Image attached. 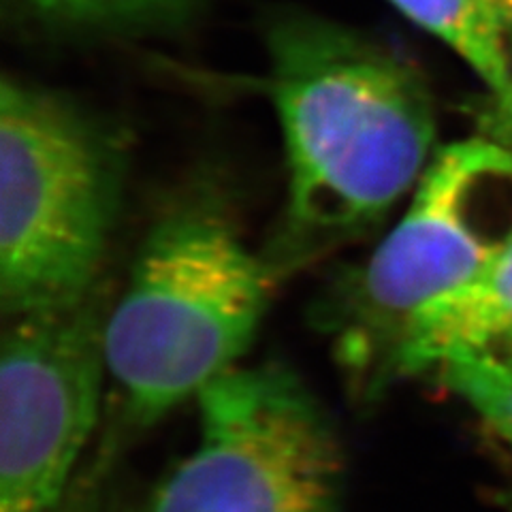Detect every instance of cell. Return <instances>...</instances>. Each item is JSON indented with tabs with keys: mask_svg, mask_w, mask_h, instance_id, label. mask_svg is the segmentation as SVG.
I'll list each match as a JSON object with an SVG mask.
<instances>
[{
	"mask_svg": "<svg viewBox=\"0 0 512 512\" xmlns=\"http://www.w3.org/2000/svg\"><path fill=\"white\" fill-rule=\"evenodd\" d=\"M483 352H491V355H495L498 359L506 361L508 365H512V331H508L498 344L491 346L489 350H483Z\"/></svg>",
	"mask_w": 512,
	"mask_h": 512,
	"instance_id": "13",
	"label": "cell"
},
{
	"mask_svg": "<svg viewBox=\"0 0 512 512\" xmlns=\"http://www.w3.org/2000/svg\"><path fill=\"white\" fill-rule=\"evenodd\" d=\"M276 276L210 188L190 190L143 237L105 318V367L128 419L150 425L237 367Z\"/></svg>",
	"mask_w": 512,
	"mask_h": 512,
	"instance_id": "2",
	"label": "cell"
},
{
	"mask_svg": "<svg viewBox=\"0 0 512 512\" xmlns=\"http://www.w3.org/2000/svg\"><path fill=\"white\" fill-rule=\"evenodd\" d=\"M120 190V146L99 120L67 96L3 79V320L67 308L99 291Z\"/></svg>",
	"mask_w": 512,
	"mask_h": 512,
	"instance_id": "4",
	"label": "cell"
},
{
	"mask_svg": "<svg viewBox=\"0 0 512 512\" xmlns=\"http://www.w3.org/2000/svg\"><path fill=\"white\" fill-rule=\"evenodd\" d=\"M440 372L512 448V365L491 352H474L444 363Z\"/></svg>",
	"mask_w": 512,
	"mask_h": 512,
	"instance_id": "10",
	"label": "cell"
},
{
	"mask_svg": "<svg viewBox=\"0 0 512 512\" xmlns=\"http://www.w3.org/2000/svg\"><path fill=\"white\" fill-rule=\"evenodd\" d=\"M512 331V242L468 286L429 303L408 325L395 378L440 367L498 344Z\"/></svg>",
	"mask_w": 512,
	"mask_h": 512,
	"instance_id": "7",
	"label": "cell"
},
{
	"mask_svg": "<svg viewBox=\"0 0 512 512\" xmlns=\"http://www.w3.org/2000/svg\"><path fill=\"white\" fill-rule=\"evenodd\" d=\"M267 90L286 156L276 278L372 229L421 182L436 116L423 77L389 47L320 18L278 22Z\"/></svg>",
	"mask_w": 512,
	"mask_h": 512,
	"instance_id": "1",
	"label": "cell"
},
{
	"mask_svg": "<svg viewBox=\"0 0 512 512\" xmlns=\"http://www.w3.org/2000/svg\"><path fill=\"white\" fill-rule=\"evenodd\" d=\"M389 3L429 35L468 62L498 96L512 84L506 47V26L483 0H389Z\"/></svg>",
	"mask_w": 512,
	"mask_h": 512,
	"instance_id": "8",
	"label": "cell"
},
{
	"mask_svg": "<svg viewBox=\"0 0 512 512\" xmlns=\"http://www.w3.org/2000/svg\"><path fill=\"white\" fill-rule=\"evenodd\" d=\"M485 131L489 139L512 150V84L506 92L495 96L493 107L485 118Z\"/></svg>",
	"mask_w": 512,
	"mask_h": 512,
	"instance_id": "11",
	"label": "cell"
},
{
	"mask_svg": "<svg viewBox=\"0 0 512 512\" xmlns=\"http://www.w3.org/2000/svg\"><path fill=\"white\" fill-rule=\"evenodd\" d=\"M101 288L67 308L5 318L0 340V512H58L99 419Z\"/></svg>",
	"mask_w": 512,
	"mask_h": 512,
	"instance_id": "6",
	"label": "cell"
},
{
	"mask_svg": "<svg viewBox=\"0 0 512 512\" xmlns=\"http://www.w3.org/2000/svg\"><path fill=\"white\" fill-rule=\"evenodd\" d=\"M510 242L512 150L489 137L438 150L406 214L318 306L357 389L389 387L412 318L476 280Z\"/></svg>",
	"mask_w": 512,
	"mask_h": 512,
	"instance_id": "3",
	"label": "cell"
},
{
	"mask_svg": "<svg viewBox=\"0 0 512 512\" xmlns=\"http://www.w3.org/2000/svg\"><path fill=\"white\" fill-rule=\"evenodd\" d=\"M483 3L498 15L506 30L512 28V0H483Z\"/></svg>",
	"mask_w": 512,
	"mask_h": 512,
	"instance_id": "12",
	"label": "cell"
},
{
	"mask_svg": "<svg viewBox=\"0 0 512 512\" xmlns=\"http://www.w3.org/2000/svg\"><path fill=\"white\" fill-rule=\"evenodd\" d=\"M195 399L197 446L150 512H338L342 444L297 374L237 365Z\"/></svg>",
	"mask_w": 512,
	"mask_h": 512,
	"instance_id": "5",
	"label": "cell"
},
{
	"mask_svg": "<svg viewBox=\"0 0 512 512\" xmlns=\"http://www.w3.org/2000/svg\"><path fill=\"white\" fill-rule=\"evenodd\" d=\"M195 0H22L37 18L86 30H135L169 24Z\"/></svg>",
	"mask_w": 512,
	"mask_h": 512,
	"instance_id": "9",
	"label": "cell"
}]
</instances>
